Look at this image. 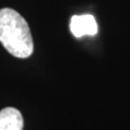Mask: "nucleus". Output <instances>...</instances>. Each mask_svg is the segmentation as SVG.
<instances>
[{
	"label": "nucleus",
	"mask_w": 130,
	"mask_h": 130,
	"mask_svg": "<svg viewBox=\"0 0 130 130\" xmlns=\"http://www.w3.org/2000/svg\"><path fill=\"white\" fill-rule=\"evenodd\" d=\"M0 42L15 58L27 59L34 52V41L26 20L11 8L0 10Z\"/></svg>",
	"instance_id": "obj_1"
},
{
	"label": "nucleus",
	"mask_w": 130,
	"mask_h": 130,
	"mask_svg": "<svg viewBox=\"0 0 130 130\" xmlns=\"http://www.w3.org/2000/svg\"><path fill=\"white\" fill-rule=\"evenodd\" d=\"M70 29L72 34L77 38L83 36H94L98 32V24L94 16L90 14L74 15L71 19Z\"/></svg>",
	"instance_id": "obj_2"
},
{
	"label": "nucleus",
	"mask_w": 130,
	"mask_h": 130,
	"mask_svg": "<svg viewBox=\"0 0 130 130\" xmlns=\"http://www.w3.org/2000/svg\"><path fill=\"white\" fill-rule=\"evenodd\" d=\"M24 126L22 114L14 107L0 111V130H22Z\"/></svg>",
	"instance_id": "obj_3"
}]
</instances>
